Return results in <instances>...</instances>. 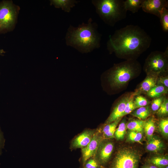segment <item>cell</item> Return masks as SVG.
I'll use <instances>...</instances> for the list:
<instances>
[{"label":"cell","instance_id":"obj_1","mask_svg":"<svg viewBox=\"0 0 168 168\" xmlns=\"http://www.w3.org/2000/svg\"><path fill=\"white\" fill-rule=\"evenodd\" d=\"M152 38L142 29L137 25H127L116 30L109 37L107 48L119 58L133 60L150 47Z\"/></svg>","mask_w":168,"mask_h":168},{"label":"cell","instance_id":"obj_2","mask_svg":"<svg viewBox=\"0 0 168 168\" xmlns=\"http://www.w3.org/2000/svg\"><path fill=\"white\" fill-rule=\"evenodd\" d=\"M91 19L77 27L70 26L66 36V44L83 53L90 52L100 46V36Z\"/></svg>","mask_w":168,"mask_h":168},{"label":"cell","instance_id":"obj_3","mask_svg":"<svg viewBox=\"0 0 168 168\" xmlns=\"http://www.w3.org/2000/svg\"><path fill=\"white\" fill-rule=\"evenodd\" d=\"M123 0H93L92 3L101 19L106 24L113 26L125 19L127 11Z\"/></svg>","mask_w":168,"mask_h":168},{"label":"cell","instance_id":"obj_4","mask_svg":"<svg viewBox=\"0 0 168 168\" xmlns=\"http://www.w3.org/2000/svg\"><path fill=\"white\" fill-rule=\"evenodd\" d=\"M136 60H127L115 64L109 71V80L113 87L120 88L126 85L141 70Z\"/></svg>","mask_w":168,"mask_h":168},{"label":"cell","instance_id":"obj_5","mask_svg":"<svg viewBox=\"0 0 168 168\" xmlns=\"http://www.w3.org/2000/svg\"><path fill=\"white\" fill-rule=\"evenodd\" d=\"M20 9L19 6L12 0L0 2V35L13 30Z\"/></svg>","mask_w":168,"mask_h":168},{"label":"cell","instance_id":"obj_6","mask_svg":"<svg viewBox=\"0 0 168 168\" xmlns=\"http://www.w3.org/2000/svg\"><path fill=\"white\" fill-rule=\"evenodd\" d=\"M168 48L164 52L158 51L152 52L147 58L144 68L147 72L161 73L168 69Z\"/></svg>","mask_w":168,"mask_h":168},{"label":"cell","instance_id":"obj_7","mask_svg":"<svg viewBox=\"0 0 168 168\" xmlns=\"http://www.w3.org/2000/svg\"><path fill=\"white\" fill-rule=\"evenodd\" d=\"M140 158L138 154L129 149L120 150L112 162L110 168H138Z\"/></svg>","mask_w":168,"mask_h":168},{"label":"cell","instance_id":"obj_8","mask_svg":"<svg viewBox=\"0 0 168 168\" xmlns=\"http://www.w3.org/2000/svg\"><path fill=\"white\" fill-rule=\"evenodd\" d=\"M168 7L167 0H144L141 8L144 12L159 17L162 10Z\"/></svg>","mask_w":168,"mask_h":168},{"label":"cell","instance_id":"obj_9","mask_svg":"<svg viewBox=\"0 0 168 168\" xmlns=\"http://www.w3.org/2000/svg\"><path fill=\"white\" fill-rule=\"evenodd\" d=\"M102 140V137L97 134H94L88 145L82 148V151L83 164L94 156L99 149Z\"/></svg>","mask_w":168,"mask_h":168},{"label":"cell","instance_id":"obj_10","mask_svg":"<svg viewBox=\"0 0 168 168\" xmlns=\"http://www.w3.org/2000/svg\"><path fill=\"white\" fill-rule=\"evenodd\" d=\"M131 94L124 96L120 100L107 119L106 123H111L121 117V116L124 110L126 104Z\"/></svg>","mask_w":168,"mask_h":168},{"label":"cell","instance_id":"obj_11","mask_svg":"<svg viewBox=\"0 0 168 168\" xmlns=\"http://www.w3.org/2000/svg\"><path fill=\"white\" fill-rule=\"evenodd\" d=\"M99 154L98 161L101 165H105L109 161L114 148L113 144L107 142L100 145Z\"/></svg>","mask_w":168,"mask_h":168},{"label":"cell","instance_id":"obj_12","mask_svg":"<svg viewBox=\"0 0 168 168\" xmlns=\"http://www.w3.org/2000/svg\"><path fill=\"white\" fill-rule=\"evenodd\" d=\"M147 76L141 84L139 91L147 93L156 84L157 78L160 73L152 72H147Z\"/></svg>","mask_w":168,"mask_h":168},{"label":"cell","instance_id":"obj_13","mask_svg":"<svg viewBox=\"0 0 168 168\" xmlns=\"http://www.w3.org/2000/svg\"><path fill=\"white\" fill-rule=\"evenodd\" d=\"M94 133L91 131L86 130L76 137L72 142L75 148H83L86 146L91 140Z\"/></svg>","mask_w":168,"mask_h":168},{"label":"cell","instance_id":"obj_14","mask_svg":"<svg viewBox=\"0 0 168 168\" xmlns=\"http://www.w3.org/2000/svg\"><path fill=\"white\" fill-rule=\"evenodd\" d=\"M78 2L74 0H51L50 4L56 8H60L65 12H69Z\"/></svg>","mask_w":168,"mask_h":168},{"label":"cell","instance_id":"obj_15","mask_svg":"<svg viewBox=\"0 0 168 168\" xmlns=\"http://www.w3.org/2000/svg\"><path fill=\"white\" fill-rule=\"evenodd\" d=\"M164 147L162 141L154 135L148 141L146 146L147 150L150 152H156L160 151Z\"/></svg>","mask_w":168,"mask_h":168},{"label":"cell","instance_id":"obj_16","mask_svg":"<svg viewBox=\"0 0 168 168\" xmlns=\"http://www.w3.org/2000/svg\"><path fill=\"white\" fill-rule=\"evenodd\" d=\"M147 163L159 168H164L168 165V157L163 156H153L149 159Z\"/></svg>","mask_w":168,"mask_h":168},{"label":"cell","instance_id":"obj_17","mask_svg":"<svg viewBox=\"0 0 168 168\" xmlns=\"http://www.w3.org/2000/svg\"><path fill=\"white\" fill-rule=\"evenodd\" d=\"M144 0H126L124 1L126 10L134 13L138 12L142 7Z\"/></svg>","mask_w":168,"mask_h":168},{"label":"cell","instance_id":"obj_18","mask_svg":"<svg viewBox=\"0 0 168 168\" xmlns=\"http://www.w3.org/2000/svg\"><path fill=\"white\" fill-rule=\"evenodd\" d=\"M151 113V110L149 106L138 108L130 113L133 116L142 120L146 119L150 116Z\"/></svg>","mask_w":168,"mask_h":168},{"label":"cell","instance_id":"obj_19","mask_svg":"<svg viewBox=\"0 0 168 168\" xmlns=\"http://www.w3.org/2000/svg\"><path fill=\"white\" fill-rule=\"evenodd\" d=\"M145 121L137 119L132 120L126 124L127 128L130 131L142 133Z\"/></svg>","mask_w":168,"mask_h":168},{"label":"cell","instance_id":"obj_20","mask_svg":"<svg viewBox=\"0 0 168 168\" xmlns=\"http://www.w3.org/2000/svg\"><path fill=\"white\" fill-rule=\"evenodd\" d=\"M122 118V117H120L114 121L108 124L105 126L103 130L105 137L106 138H110L114 137L116 127Z\"/></svg>","mask_w":168,"mask_h":168},{"label":"cell","instance_id":"obj_21","mask_svg":"<svg viewBox=\"0 0 168 168\" xmlns=\"http://www.w3.org/2000/svg\"><path fill=\"white\" fill-rule=\"evenodd\" d=\"M168 89L163 85H156L147 93V95L152 98H158L167 93Z\"/></svg>","mask_w":168,"mask_h":168},{"label":"cell","instance_id":"obj_22","mask_svg":"<svg viewBox=\"0 0 168 168\" xmlns=\"http://www.w3.org/2000/svg\"><path fill=\"white\" fill-rule=\"evenodd\" d=\"M155 129V122L152 118L145 121L144 131L145 132L147 141L149 140L153 135Z\"/></svg>","mask_w":168,"mask_h":168},{"label":"cell","instance_id":"obj_23","mask_svg":"<svg viewBox=\"0 0 168 168\" xmlns=\"http://www.w3.org/2000/svg\"><path fill=\"white\" fill-rule=\"evenodd\" d=\"M164 8L161 12L159 18L163 30L165 32L168 31V9Z\"/></svg>","mask_w":168,"mask_h":168},{"label":"cell","instance_id":"obj_24","mask_svg":"<svg viewBox=\"0 0 168 168\" xmlns=\"http://www.w3.org/2000/svg\"><path fill=\"white\" fill-rule=\"evenodd\" d=\"M126 124L124 121L121 122L116 128L114 136L117 140L123 139L126 133Z\"/></svg>","mask_w":168,"mask_h":168},{"label":"cell","instance_id":"obj_25","mask_svg":"<svg viewBox=\"0 0 168 168\" xmlns=\"http://www.w3.org/2000/svg\"><path fill=\"white\" fill-rule=\"evenodd\" d=\"M136 94V92L131 94L129 99L126 104L124 110L121 116V117L130 113L136 109L134 106L133 101L134 97Z\"/></svg>","mask_w":168,"mask_h":168},{"label":"cell","instance_id":"obj_26","mask_svg":"<svg viewBox=\"0 0 168 168\" xmlns=\"http://www.w3.org/2000/svg\"><path fill=\"white\" fill-rule=\"evenodd\" d=\"M135 109L147 106L149 104V101L147 99L141 96L136 97L133 101Z\"/></svg>","mask_w":168,"mask_h":168},{"label":"cell","instance_id":"obj_27","mask_svg":"<svg viewBox=\"0 0 168 168\" xmlns=\"http://www.w3.org/2000/svg\"><path fill=\"white\" fill-rule=\"evenodd\" d=\"M142 133L130 131L128 133V138L132 142L141 143L143 137Z\"/></svg>","mask_w":168,"mask_h":168},{"label":"cell","instance_id":"obj_28","mask_svg":"<svg viewBox=\"0 0 168 168\" xmlns=\"http://www.w3.org/2000/svg\"><path fill=\"white\" fill-rule=\"evenodd\" d=\"M168 114V100L164 99L159 109L157 111V114L159 116L167 115Z\"/></svg>","mask_w":168,"mask_h":168},{"label":"cell","instance_id":"obj_29","mask_svg":"<svg viewBox=\"0 0 168 168\" xmlns=\"http://www.w3.org/2000/svg\"><path fill=\"white\" fill-rule=\"evenodd\" d=\"M159 128L160 131L164 136H168V119H161L159 124Z\"/></svg>","mask_w":168,"mask_h":168},{"label":"cell","instance_id":"obj_30","mask_svg":"<svg viewBox=\"0 0 168 168\" xmlns=\"http://www.w3.org/2000/svg\"><path fill=\"white\" fill-rule=\"evenodd\" d=\"M86 168H102L98 161L94 159L87 160L85 164Z\"/></svg>","mask_w":168,"mask_h":168},{"label":"cell","instance_id":"obj_31","mask_svg":"<svg viewBox=\"0 0 168 168\" xmlns=\"http://www.w3.org/2000/svg\"><path fill=\"white\" fill-rule=\"evenodd\" d=\"M163 99L162 97H158L154 99L151 104V110L154 112L157 111L162 104Z\"/></svg>","mask_w":168,"mask_h":168},{"label":"cell","instance_id":"obj_32","mask_svg":"<svg viewBox=\"0 0 168 168\" xmlns=\"http://www.w3.org/2000/svg\"><path fill=\"white\" fill-rule=\"evenodd\" d=\"M157 85H161L163 86L168 89V77L166 76L165 77H158L157 81Z\"/></svg>","mask_w":168,"mask_h":168},{"label":"cell","instance_id":"obj_33","mask_svg":"<svg viewBox=\"0 0 168 168\" xmlns=\"http://www.w3.org/2000/svg\"><path fill=\"white\" fill-rule=\"evenodd\" d=\"M4 139L2 134L0 130V154L1 153L2 148L3 146Z\"/></svg>","mask_w":168,"mask_h":168},{"label":"cell","instance_id":"obj_34","mask_svg":"<svg viewBox=\"0 0 168 168\" xmlns=\"http://www.w3.org/2000/svg\"><path fill=\"white\" fill-rule=\"evenodd\" d=\"M147 163L148 165L149 168H159L156 166H155L152 165V164H149L147 163Z\"/></svg>","mask_w":168,"mask_h":168},{"label":"cell","instance_id":"obj_35","mask_svg":"<svg viewBox=\"0 0 168 168\" xmlns=\"http://www.w3.org/2000/svg\"><path fill=\"white\" fill-rule=\"evenodd\" d=\"M141 168H149L148 165L147 163H146L143 165Z\"/></svg>","mask_w":168,"mask_h":168},{"label":"cell","instance_id":"obj_36","mask_svg":"<svg viewBox=\"0 0 168 168\" xmlns=\"http://www.w3.org/2000/svg\"><path fill=\"white\" fill-rule=\"evenodd\" d=\"M6 52L3 49H0V55H2L5 54Z\"/></svg>","mask_w":168,"mask_h":168},{"label":"cell","instance_id":"obj_37","mask_svg":"<svg viewBox=\"0 0 168 168\" xmlns=\"http://www.w3.org/2000/svg\"><path fill=\"white\" fill-rule=\"evenodd\" d=\"M84 168H86L85 167Z\"/></svg>","mask_w":168,"mask_h":168}]
</instances>
